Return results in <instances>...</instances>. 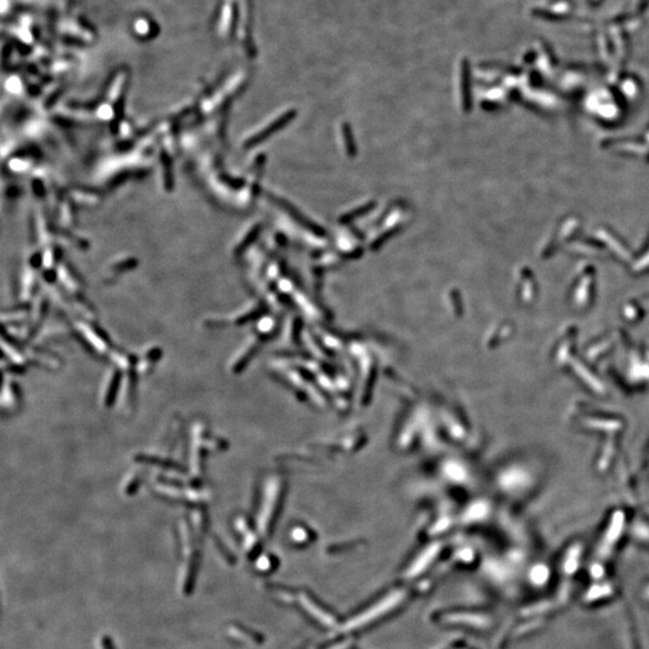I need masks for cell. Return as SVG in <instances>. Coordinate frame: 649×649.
I'll list each match as a JSON object with an SVG mask.
<instances>
[{"instance_id": "52a82bcc", "label": "cell", "mask_w": 649, "mask_h": 649, "mask_svg": "<svg viewBox=\"0 0 649 649\" xmlns=\"http://www.w3.org/2000/svg\"><path fill=\"white\" fill-rule=\"evenodd\" d=\"M59 28H60V30L63 31V33H69V34L78 36V38L84 39V40H87V39H90L89 33L84 30V29H82L80 25L76 24L75 22L64 21V22L60 23Z\"/></svg>"}, {"instance_id": "277c9868", "label": "cell", "mask_w": 649, "mask_h": 649, "mask_svg": "<svg viewBox=\"0 0 649 649\" xmlns=\"http://www.w3.org/2000/svg\"><path fill=\"white\" fill-rule=\"evenodd\" d=\"M163 356V350L160 349L158 345L155 344H152V345H147L146 347H143L141 350L139 355H136V363H135V369H136V374L141 375V376H146L148 375L149 373L153 372L154 367L156 366V363L159 362V360L161 359Z\"/></svg>"}, {"instance_id": "8992f818", "label": "cell", "mask_w": 649, "mask_h": 649, "mask_svg": "<svg viewBox=\"0 0 649 649\" xmlns=\"http://www.w3.org/2000/svg\"><path fill=\"white\" fill-rule=\"evenodd\" d=\"M143 481V471L141 469H133L130 470L129 473L126 474V476L124 477V481L122 483L123 491L126 496H131V494L136 493L137 490L141 487V483Z\"/></svg>"}, {"instance_id": "7a4b0ae2", "label": "cell", "mask_w": 649, "mask_h": 649, "mask_svg": "<svg viewBox=\"0 0 649 649\" xmlns=\"http://www.w3.org/2000/svg\"><path fill=\"white\" fill-rule=\"evenodd\" d=\"M76 331L78 332V334H80L81 339L83 340V343L86 344L88 349H89L91 352H94L95 355L105 357V356H110L111 352L113 351V350L111 349V344L107 340L106 337H105L99 330L95 329V327L93 326H90L88 322H84V321H80V322H77Z\"/></svg>"}, {"instance_id": "6da1fadb", "label": "cell", "mask_w": 649, "mask_h": 649, "mask_svg": "<svg viewBox=\"0 0 649 649\" xmlns=\"http://www.w3.org/2000/svg\"><path fill=\"white\" fill-rule=\"evenodd\" d=\"M222 447L224 445H222L221 438L208 433L202 422H196L191 427V444H190L189 455L190 477L194 481L200 480L203 473V461L207 452L221 451Z\"/></svg>"}, {"instance_id": "9c48e42d", "label": "cell", "mask_w": 649, "mask_h": 649, "mask_svg": "<svg viewBox=\"0 0 649 649\" xmlns=\"http://www.w3.org/2000/svg\"><path fill=\"white\" fill-rule=\"evenodd\" d=\"M135 30L139 33L140 35L148 34V31H149L148 22H147L146 19H142V18L139 19V21H136V23H135Z\"/></svg>"}, {"instance_id": "3957f363", "label": "cell", "mask_w": 649, "mask_h": 649, "mask_svg": "<svg viewBox=\"0 0 649 649\" xmlns=\"http://www.w3.org/2000/svg\"><path fill=\"white\" fill-rule=\"evenodd\" d=\"M122 379L123 373L113 366L105 375L99 395L100 404L105 408H110L118 401L117 398L119 396Z\"/></svg>"}, {"instance_id": "ba28073f", "label": "cell", "mask_w": 649, "mask_h": 649, "mask_svg": "<svg viewBox=\"0 0 649 649\" xmlns=\"http://www.w3.org/2000/svg\"><path fill=\"white\" fill-rule=\"evenodd\" d=\"M231 18H232V8H231L230 3H226L224 8H222L220 21H219V27H218L219 34H220V35L228 34L229 29H230Z\"/></svg>"}, {"instance_id": "5b68a950", "label": "cell", "mask_w": 649, "mask_h": 649, "mask_svg": "<svg viewBox=\"0 0 649 649\" xmlns=\"http://www.w3.org/2000/svg\"><path fill=\"white\" fill-rule=\"evenodd\" d=\"M19 390L17 383L14 381L11 376L4 375V383H3V393H2V408L4 411L12 412L17 410L19 405Z\"/></svg>"}]
</instances>
